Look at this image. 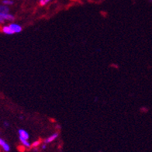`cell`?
<instances>
[{
  "mask_svg": "<svg viewBox=\"0 0 152 152\" xmlns=\"http://www.w3.org/2000/svg\"><path fill=\"white\" fill-rule=\"evenodd\" d=\"M2 31L5 34L12 35L14 34H18L22 31V27L17 23H11L9 26H4L2 28Z\"/></svg>",
  "mask_w": 152,
  "mask_h": 152,
  "instance_id": "1",
  "label": "cell"
},
{
  "mask_svg": "<svg viewBox=\"0 0 152 152\" xmlns=\"http://www.w3.org/2000/svg\"><path fill=\"white\" fill-rule=\"evenodd\" d=\"M15 20V16L10 13H0V22L1 23L5 22V20L12 21Z\"/></svg>",
  "mask_w": 152,
  "mask_h": 152,
  "instance_id": "2",
  "label": "cell"
},
{
  "mask_svg": "<svg viewBox=\"0 0 152 152\" xmlns=\"http://www.w3.org/2000/svg\"><path fill=\"white\" fill-rule=\"evenodd\" d=\"M18 133H19V138H20V139H23V140H28L30 136H29V134L26 132V130H23V129H20Z\"/></svg>",
  "mask_w": 152,
  "mask_h": 152,
  "instance_id": "3",
  "label": "cell"
},
{
  "mask_svg": "<svg viewBox=\"0 0 152 152\" xmlns=\"http://www.w3.org/2000/svg\"><path fill=\"white\" fill-rule=\"evenodd\" d=\"M58 133H54V134H53L52 135H50V137H48V138H46L45 140H44V144H49V143L52 142V141H54L56 138H58Z\"/></svg>",
  "mask_w": 152,
  "mask_h": 152,
  "instance_id": "4",
  "label": "cell"
},
{
  "mask_svg": "<svg viewBox=\"0 0 152 152\" xmlns=\"http://www.w3.org/2000/svg\"><path fill=\"white\" fill-rule=\"evenodd\" d=\"M0 145H1V147L2 148V149H3V150H4L6 152H8L10 151V145H9V144H7V143H6V141L3 140V139H2V138H1V139H0Z\"/></svg>",
  "mask_w": 152,
  "mask_h": 152,
  "instance_id": "5",
  "label": "cell"
},
{
  "mask_svg": "<svg viewBox=\"0 0 152 152\" xmlns=\"http://www.w3.org/2000/svg\"><path fill=\"white\" fill-rule=\"evenodd\" d=\"M0 13H10V8L8 6L1 5L0 6Z\"/></svg>",
  "mask_w": 152,
  "mask_h": 152,
  "instance_id": "6",
  "label": "cell"
},
{
  "mask_svg": "<svg viewBox=\"0 0 152 152\" xmlns=\"http://www.w3.org/2000/svg\"><path fill=\"white\" fill-rule=\"evenodd\" d=\"M2 5H5V6H12L13 5L14 2L12 0H2Z\"/></svg>",
  "mask_w": 152,
  "mask_h": 152,
  "instance_id": "7",
  "label": "cell"
},
{
  "mask_svg": "<svg viewBox=\"0 0 152 152\" xmlns=\"http://www.w3.org/2000/svg\"><path fill=\"white\" fill-rule=\"evenodd\" d=\"M20 142L22 143V144L23 145L24 147H26V148H30V146H31V144H30V142H29L28 140H23V139H20Z\"/></svg>",
  "mask_w": 152,
  "mask_h": 152,
  "instance_id": "8",
  "label": "cell"
},
{
  "mask_svg": "<svg viewBox=\"0 0 152 152\" xmlns=\"http://www.w3.org/2000/svg\"><path fill=\"white\" fill-rule=\"evenodd\" d=\"M50 0H39V4H40L41 6H46L48 2H50Z\"/></svg>",
  "mask_w": 152,
  "mask_h": 152,
  "instance_id": "9",
  "label": "cell"
},
{
  "mask_svg": "<svg viewBox=\"0 0 152 152\" xmlns=\"http://www.w3.org/2000/svg\"><path fill=\"white\" fill-rule=\"evenodd\" d=\"M40 143H41V141H40V140H36V141H34V142L31 144V146H32L33 148H37V147L40 144Z\"/></svg>",
  "mask_w": 152,
  "mask_h": 152,
  "instance_id": "10",
  "label": "cell"
},
{
  "mask_svg": "<svg viewBox=\"0 0 152 152\" xmlns=\"http://www.w3.org/2000/svg\"><path fill=\"white\" fill-rule=\"evenodd\" d=\"M3 124H4L5 126H9V125H10V124H9L8 122H6V121H5V122L3 123Z\"/></svg>",
  "mask_w": 152,
  "mask_h": 152,
  "instance_id": "11",
  "label": "cell"
},
{
  "mask_svg": "<svg viewBox=\"0 0 152 152\" xmlns=\"http://www.w3.org/2000/svg\"><path fill=\"white\" fill-rule=\"evenodd\" d=\"M46 148V144H44L42 145V149H45Z\"/></svg>",
  "mask_w": 152,
  "mask_h": 152,
  "instance_id": "12",
  "label": "cell"
}]
</instances>
